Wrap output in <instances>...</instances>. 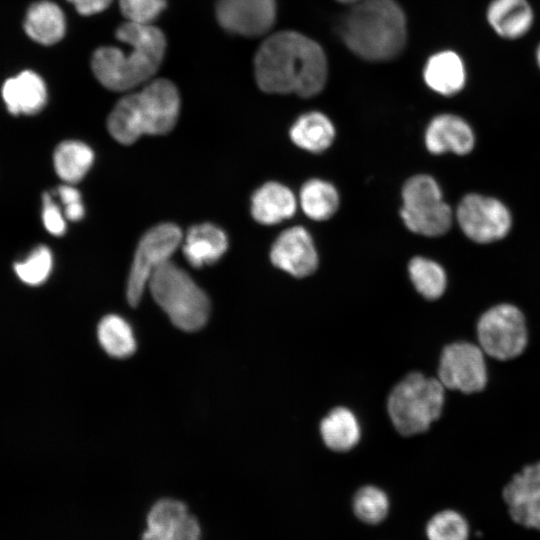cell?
I'll use <instances>...</instances> for the list:
<instances>
[{"instance_id":"17","label":"cell","mask_w":540,"mask_h":540,"mask_svg":"<svg viewBox=\"0 0 540 540\" xmlns=\"http://www.w3.org/2000/svg\"><path fill=\"white\" fill-rule=\"evenodd\" d=\"M486 15L489 25L505 39L524 36L534 20L533 10L527 0H492Z\"/></svg>"},{"instance_id":"26","label":"cell","mask_w":540,"mask_h":540,"mask_svg":"<svg viewBox=\"0 0 540 540\" xmlns=\"http://www.w3.org/2000/svg\"><path fill=\"white\" fill-rule=\"evenodd\" d=\"M201 527L195 516L182 515L147 524L142 540H200Z\"/></svg>"},{"instance_id":"15","label":"cell","mask_w":540,"mask_h":540,"mask_svg":"<svg viewBox=\"0 0 540 540\" xmlns=\"http://www.w3.org/2000/svg\"><path fill=\"white\" fill-rule=\"evenodd\" d=\"M1 95L7 110L13 115L36 114L47 101L44 80L31 70L8 78L2 86Z\"/></svg>"},{"instance_id":"8","label":"cell","mask_w":540,"mask_h":540,"mask_svg":"<svg viewBox=\"0 0 540 540\" xmlns=\"http://www.w3.org/2000/svg\"><path fill=\"white\" fill-rule=\"evenodd\" d=\"M477 344L485 355L501 361L519 357L528 345V329L523 312L515 305L501 303L484 311L476 323Z\"/></svg>"},{"instance_id":"1","label":"cell","mask_w":540,"mask_h":540,"mask_svg":"<svg viewBox=\"0 0 540 540\" xmlns=\"http://www.w3.org/2000/svg\"><path fill=\"white\" fill-rule=\"evenodd\" d=\"M254 74L259 88L266 93L294 92L308 98L324 88L327 60L314 40L295 31H280L258 48Z\"/></svg>"},{"instance_id":"28","label":"cell","mask_w":540,"mask_h":540,"mask_svg":"<svg viewBox=\"0 0 540 540\" xmlns=\"http://www.w3.org/2000/svg\"><path fill=\"white\" fill-rule=\"evenodd\" d=\"M53 268V255L45 245L36 246L25 259L14 263L17 277L25 284L38 286L44 283Z\"/></svg>"},{"instance_id":"2","label":"cell","mask_w":540,"mask_h":540,"mask_svg":"<svg viewBox=\"0 0 540 540\" xmlns=\"http://www.w3.org/2000/svg\"><path fill=\"white\" fill-rule=\"evenodd\" d=\"M116 38L129 46L100 47L93 53L91 67L107 89L125 91L149 80L158 70L166 48L165 36L152 24L126 21L116 30Z\"/></svg>"},{"instance_id":"4","label":"cell","mask_w":540,"mask_h":540,"mask_svg":"<svg viewBox=\"0 0 540 540\" xmlns=\"http://www.w3.org/2000/svg\"><path fill=\"white\" fill-rule=\"evenodd\" d=\"M179 110L176 86L160 78L120 99L108 116L107 127L116 141L128 145L145 134L169 132L177 122Z\"/></svg>"},{"instance_id":"7","label":"cell","mask_w":540,"mask_h":540,"mask_svg":"<svg viewBox=\"0 0 540 540\" xmlns=\"http://www.w3.org/2000/svg\"><path fill=\"white\" fill-rule=\"evenodd\" d=\"M402 199L400 216L411 232L436 237L449 230L452 212L431 176L416 175L408 179L403 186Z\"/></svg>"},{"instance_id":"34","label":"cell","mask_w":540,"mask_h":540,"mask_svg":"<svg viewBox=\"0 0 540 540\" xmlns=\"http://www.w3.org/2000/svg\"><path fill=\"white\" fill-rule=\"evenodd\" d=\"M42 222L45 229L54 236H61L66 231V218L63 210L55 203L50 193L42 197Z\"/></svg>"},{"instance_id":"29","label":"cell","mask_w":540,"mask_h":540,"mask_svg":"<svg viewBox=\"0 0 540 540\" xmlns=\"http://www.w3.org/2000/svg\"><path fill=\"white\" fill-rule=\"evenodd\" d=\"M353 511L362 522L378 524L388 514L389 499L380 488L365 486L360 488L354 496Z\"/></svg>"},{"instance_id":"33","label":"cell","mask_w":540,"mask_h":540,"mask_svg":"<svg viewBox=\"0 0 540 540\" xmlns=\"http://www.w3.org/2000/svg\"><path fill=\"white\" fill-rule=\"evenodd\" d=\"M166 0H119L122 14L127 21L151 24L165 8Z\"/></svg>"},{"instance_id":"37","label":"cell","mask_w":540,"mask_h":540,"mask_svg":"<svg viewBox=\"0 0 540 540\" xmlns=\"http://www.w3.org/2000/svg\"><path fill=\"white\" fill-rule=\"evenodd\" d=\"M337 1H339L341 3H344V4L352 5V4H355V3H357V2H359L361 0H337Z\"/></svg>"},{"instance_id":"19","label":"cell","mask_w":540,"mask_h":540,"mask_svg":"<svg viewBox=\"0 0 540 540\" xmlns=\"http://www.w3.org/2000/svg\"><path fill=\"white\" fill-rule=\"evenodd\" d=\"M227 246V237L219 227L203 223L189 229L184 239L183 253L193 267H202L218 261Z\"/></svg>"},{"instance_id":"12","label":"cell","mask_w":540,"mask_h":540,"mask_svg":"<svg viewBox=\"0 0 540 540\" xmlns=\"http://www.w3.org/2000/svg\"><path fill=\"white\" fill-rule=\"evenodd\" d=\"M216 17L227 31L260 36L275 22L276 0H217Z\"/></svg>"},{"instance_id":"13","label":"cell","mask_w":540,"mask_h":540,"mask_svg":"<svg viewBox=\"0 0 540 540\" xmlns=\"http://www.w3.org/2000/svg\"><path fill=\"white\" fill-rule=\"evenodd\" d=\"M270 258L274 266L295 277L312 274L318 265V255L308 231L295 226L283 231L274 242Z\"/></svg>"},{"instance_id":"25","label":"cell","mask_w":540,"mask_h":540,"mask_svg":"<svg viewBox=\"0 0 540 540\" xmlns=\"http://www.w3.org/2000/svg\"><path fill=\"white\" fill-rule=\"evenodd\" d=\"M97 337L104 351L114 358H126L136 349V341L129 323L118 315H107L101 319Z\"/></svg>"},{"instance_id":"11","label":"cell","mask_w":540,"mask_h":540,"mask_svg":"<svg viewBox=\"0 0 540 540\" xmlns=\"http://www.w3.org/2000/svg\"><path fill=\"white\" fill-rule=\"evenodd\" d=\"M457 221L464 234L477 243H490L507 235L511 215L499 200L479 194H468L460 202Z\"/></svg>"},{"instance_id":"14","label":"cell","mask_w":540,"mask_h":540,"mask_svg":"<svg viewBox=\"0 0 540 540\" xmlns=\"http://www.w3.org/2000/svg\"><path fill=\"white\" fill-rule=\"evenodd\" d=\"M425 145L433 154L469 153L474 146V134L467 122L453 114H441L432 119L425 132Z\"/></svg>"},{"instance_id":"27","label":"cell","mask_w":540,"mask_h":540,"mask_svg":"<svg viewBox=\"0 0 540 540\" xmlns=\"http://www.w3.org/2000/svg\"><path fill=\"white\" fill-rule=\"evenodd\" d=\"M408 271L417 291L429 300L441 297L446 289V274L436 262L414 257L408 265Z\"/></svg>"},{"instance_id":"6","label":"cell","mask_w":540,"mask_h":540,"mask_svg":"<svg viewBox=\"0 0 540 540\" xmlns=\"http://www.w3.org/2000/svg\"><path fill=\"white\" fill-rule=\"evenodd\" d=\"M444 392L438 379L420 373L399 382L388 398V412L398 432L409 436L426 431L441 416Z\"/></svg>"},{"instance_id":"21","label":"cell","mask_w":540,"mask_h":540,"mask_svg":"<svg viewBox=\"0 0 540 540\" xmlns=\"http://www.w3.org/2000/svg\"><path fill=\"white\" fill-rule=\"evenodd\" d=\"M334 137L335 128L330 119L316 111L300 116L290 129L292 142L299 148L313 153L326 150Z\"/></svg>"},{"instance_id":"23","label":"cell","mask_w":540,"mask_h":540,"mask_svg":"<svg viewBox=\"0 0 540 540\" xmlns=\"http://www.w3.org/2000/svg\"><path fill=\"white\" fill-rule=\"evenodd\" d=\"M320 432L325 444L335 451L353 448L360 437L358 422L353 413L344 407H337L322 420Z\"/></svg>"},{"instance_id":"9","label":"cell","mask_w":540,"mask_h":540,"mask_svg":"<svg viewBox=\"0 0 540 540\" xmlns=\"http://www.w3.org/2000/svg\"><path fill=\"white\" fill-rule=\"evenodd\" d=\"M183 240L178 226L162 223L151 228L141 238L129 273L126 298L131 306H137L153 273L171 256Z\"/></svg>"},{"instance_id":"32","label":"cell","mask_w":540,"mask_h":540,"mask_svg":"<svg viewBox=\"0 0 540 540\" xmlns=\"http://www.w3.org/2000/svg\"><path fill=\"white\" fill-rule=\"evenodd\" d=\"M507 506L509 516L516 524L540 531V492L527 495Z\"/></svg>"},{"instance_id":"20","label":"cell","mask_w":540,"mask_h":540,"mask_svg":"<svg viewBox=\"0 0 540 540\" xmlns=\"http://www.w3.org/2000/svg\"><path fill=\"white\" fill-rule=\"evenodd\" d=\"M24 29L34 41L43 45H52L62 39L66 23L61 8L51 1H39L27 10Z\"/></svg>"},{"instance_id":"18","label":"cell","mask_w":540,"mask_h":540,"mask_svg":"<svg viewBox=\"0 0 540 540\" xmlns=\"http://www.w3.org/2000/svg\"><path fill=\"white\" fill-rule=\"evenodd\" d=\"M424 81L433 91L451 96L465 85L466 71L461 57L451 50L432 55L423 71Z\"/></svg>"},{"instance_id":"38","label":"cell","mask_w":540,"mask_h":540,"mask_svg":"<svg viewBox=\"0 0 540 540\" xmlns=\"http://www.w3.org/2000/svg\"><path fill=\"white\" fill-rule=\"evenodd\" d=\"M536 60H537L538 66L540 68V44L538 45L537 50H536Z\"/></svg>"},{"instance_id":"10","label":"cell","mask_w":540,"mask_h":540,"mask_svg":"<svg viewBox=\"0 0 540 540\" xmlns=\"http://www.w3.org/2000/svg\"><path fill=\"white\" fill-rule=\"evenodd\" d=\"M444 388L473 394L485 389L488 371L485 353L478 344L457 341L444 347L438 367Z\"/></svg>"},{"instance_id":"5","label":"cell","mask_w":540,"mask_h":540,"mask_svg":"<svg viewBox=\"0 0 540 540\" xmlns=\"http://www.w3.org/2000/svg\"><path fill=\"white\" fill-rule=\"evenodd\" d=\"M148 287L155 302L179 329L194 332L201 329L210 315V302L191 276L172 261L159 267Z\"/></svg>"},{"instance_id":"30","label":"cell","mask_w":540,"mask_h":540,"mask_svg":"<svg viewBox=\"0 0 540 540\" xmlns=\"http://www.w3.org/2000/svg\"><path fill=\"white\" fill-rule=\"evenodd\" d=\"M426 535L428 540H468L469 525L459 512L443 510L428 521Z\"/></svg>"},{"instance_id":"35","label":"cell","mask_w":540,"mask_h":540,"mask_svg":"<svg viewBox=\"0 0 540 540\" xmlns=\"http://www.w3.org/2000/svg\"><path fill=\"white\" fill-rule=\"evenodd\" d=\"M56 192L64 206L63 213L65 218L70 221L82 219L85 213L84 206L81 201V195L73 184L65 183L59 186Z\"/></svg>"},{"instance_id":"24","label":"cell","mask_w":540,"mask_h":540,"mask_svg":"<svg viewBox=\"0 0 540 540\" xmlns=\"http://www.w3.org/2000/svg\"><path fill=\"white\" fill-rule=\"evenodd\" d=\"M300 204L307 217L323 221L333 216L339 206V195L329 182L311 179L301 188Z\"/></svg>"},{"instance_id":"31","label":"cell","mask_w":540,"mask_h":540,"mask_svg":"<svg viewBox=\"0 0 540 540\" xmlns=\"http://www.w3.org/2000/svg\"><path fill=\"white\" fill-rule=\"evenodd\" d=\"M540 492V460L524 466L515 473L502 491L504 502L509 505L527 495Z\"/></svg>"},{"instance_id":"36","label":"cell","mask_w":540,"mask_h":540,"mask_svg":"<svg viewBox=\"0 0 540 540\" xmlns=\"http://www.w3.org/2000/svg\"><path fill=\"white\" fill-rule=\"evenodd\" d=\"M82 15H93L105 10L112 0H68Z\"/></svg>"},{"instance_id":"22","label":"cell","mask_w":540,"mask_h":540,"mask_svg":"<svg viewBox=\"0 0 540 540\" xmlns=\"http://www.w3.org/2000/svg\"><path fill=\"white\" fill-rule=\"evenodd\" d=\"M94 153L83 142L66 140L61 142L53 154L56 174L67 184L79 182L93 164Z\"/></svg>"},{"instance_id":"3","label":"cell","mask_w":540,"mask_h":540,"mask_svg":"<svg viewBox=\"0 0 540 540\" xmlns=\"http://www.w3.org/2000/svg\"><path fill=\"white\" fill-rule=\"evenodd\" d=\"M340 35L356 55L369 61L397 56L406 42V18L395 0H361L351 5Z\"/></svg>"},{"instance_id":"16","label":"cell","mask_w":540,"mask_h":540,"mask_svg":"<svg viewBox=\"0 0 540 540\" xmlns=\"http://www.w3.org/2000/svg\"><path fill=\"white\" fill-rule=\"evenodd\" d=\"M297 203L293 192L278 182H267L252 196L251 213L253 218L264 225L277 224L291 218Z\"/></svg>"}]
</instances>
